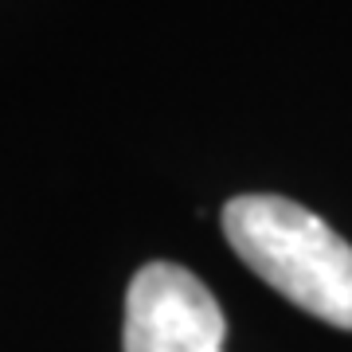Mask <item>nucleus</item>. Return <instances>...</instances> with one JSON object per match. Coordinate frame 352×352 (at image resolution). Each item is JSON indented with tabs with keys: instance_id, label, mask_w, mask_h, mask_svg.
<instances>
[{
	"instance_id": "obj_2",
	"label": "nucleus",
	"mask_w": 352,
	"mask_h": 352,
	"mask_svg": "<svg viewBox=\"0 0 352 352\" xmlns=\"http://www.w3.org/2000/svg\"><path fill=\"white\" fill-rule=\"evenodd\" d=\"M227 317L212 289L176 263L141 266L126 294L122 352H223Z\"/></svg>"
},
{
	"instance_id": "obj_1",
	"label": "nucleus",
	"mask_w": 352,
	"mask_h": 352,
	"mask_svg": "<svg viewBox=\"0 0 352 352\" xmlns=\"http://www.w3.org/2000/svg\"><path fill=\"white\" fill-rule=\"evenodd\" d=\"M223 235L243 263L317 321L352 329V247L286 196H235Z\"/></svg>"
}]
</instances>
